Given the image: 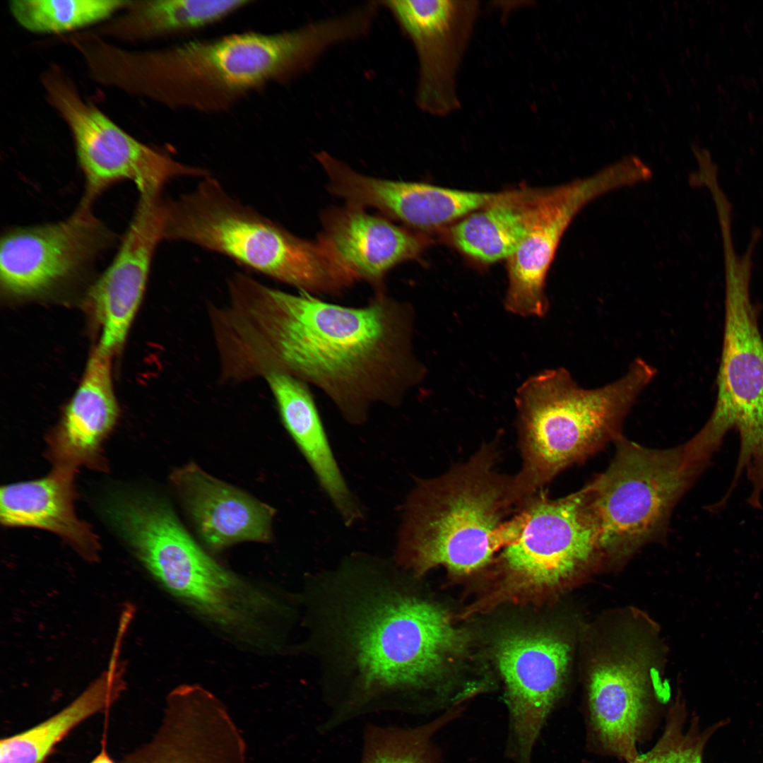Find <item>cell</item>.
I'll use <instances>...</instances> for the list:
<instances>
[{"label":"cell","instance_id":"f546056e","mask_svg":"<svg viewBox=\"0 0 763 763\" xmlns=\"http://www.w3.org/2000/svg\"><path fill=\"white\" fill-rule=\"evenodd\" d=\"M687 713L683 702L677 700L668 711L663 732L654 746L640 755L633 763H703L706 744L721 727V721L701 729L699 718L694 716L685 729ZM582 763H594L584 759Z\"/></svg>","mask_w":763,"mask_h":763},{"label":"cell","instance_id":"f1b7e54d","mask_svg":"<svg viewBox=\"0 0 763 763\" xmlns=\"http://www.w3.org/2000/svg\"><path fill=\"white\" fill-rule=\"evenodd\" d=\"M131 1L15 0L9 3L16 21L33 32H61L99 22L127 7Z\"/></svg>","mask_w":763,"mask_h":763},{"label":"cell","instance_id":"484cf974","mask_svg":"<svg viewBox=\"0 0 763 763\" xmlns=\"http://www.w3.org/2000/svg\"><path fill=\"white\" fill-rule=\"evenodd\" d=\"M253 2L252 0L131 1L127 14L105 30L131 40L182 36L220 23Z\"/></svg>","mask_w":763,"mask_h":763},{"label":"cell","instance_id":"ba28073f","mask_svg":"<svg viewBox=\"0 0 763 763\" xmlns=\"http://www.w3.org/2000/svg\"><path fill=\"white\" fill-rule=\"evenodd\" d=\"M608 468L586 486L604 561L629 556L661 531L670 511L706 467L683 445L652 449L616 439Z\"/></svg>","mask_w":763,"mask_h":763},{"label":"cell","instance_id":"7402d4cb","mask_svg":"<svg viewBox=\"0 0 763 763\" xmlns=\"http://www.w3.org/2000/svg\"><path fill=\"white\" fill-rule=\"evenodd\" d=\"M117 416L111 355L97 346L51 439L49 453L55 468L74 472L79 466L95 465L100 459L102 442L112 430Z\"/></svg>","mask_w":763,"mask_h":763},{"label":"cell","instance_id":"30bf717a","mask_svg":"<svg viewBox=\"0 0 763 763\" xmlns=\"http://www.w3.org/2000/svg\"><path fill=\"white\" fill-rule=\"evenodd\" d=\"M543 492L528 499L505 529L497 567L510 591L555 590L603 562L586 487L555 499Z\"/></svg>","mask_w":763,"mask_h":763},{"label":"cell","instance_id":"4dcf8cb0","mask_svg":"<svg viewBox=\"0 0 763 763\" xmlns=\"http://www.w3.org/2000/svg\"><path fill=\"white\" fill-rule=\"evenodd\" d=\"M90 763H114L105 750H102Z\"/></svg>","mask_w":763,"mask_h":763},{"label":"cell","instance_id":"9c48e42d","mask_svg":"<svg viewBox=\"0 0 763 763\" xmlns=\"http://www.w3.org/2000/svg\"><path fill=\"white\" fill-rule=\"evenodd\" d=\"M752 255L726 254L725 326L718 394L712 413L696 437L719 449L729 430L740 437L735 473L763 483V338L750 297Z\"/></svg>","mask_w":763,"mask_h":763},{"label":"cell","instance_id":"52a82bcc","mask_svg":"<svg viewBox=\"0 0 763 763\" xmlns=\"http://www.w3.org/2000/svg\"><path fill=\"white\" fill-rule=\"evenodd\" d=\"M165 239L220 253L313 295H339L355 283L319 242L296 237L240 204L211 177L167 201Z\"/></svg>","mask_w":763,"mask_h":763},{"label":"cell","instance_id":"9a60e30c","mask_svg":"<svg viewBox=\"0 0 763 763\" xmlns=\"http://www.w3.org/2000/svg\"><path fill=\"white\" fill-rule=\"evenodd\" d=\"M646 660L626 652L604 658L589 673L586 688V748L633 763L637 746L658 723V708L648 680Z\"/></svg>","mask_w":763,"mask_h":763},{"label":"cell","instance_id":"7c38bea8","mask_svg":"<svg viewBox=\"0 0 763 763\" xmlns=\"http://www.w3.org/2000/svg\"><path fill=\"white\" fill-rule=\"evenodd\" d=\"M117 237L80 201L66 219L7 228L1 236L0 283L16 298L42 296L91 273Z\"/></svg>","mask_w":763,"mask_h":763},{"label":"cell","instance_id":"5bb4252c","mask_svg":"<svg viewBox=\"0 0 763 763\" xmlns=\"http://www.w3.org/2000/svg\"><path fill=\"white\" fill-rule=\"evenodd\" d=\"M633 182L629 167L617 162L588 177L536 191L526 232L508 259V312L540 317L547 313L545 279L569 225L588 202Z\"/></svg>","mask_w":763,"mask_h":763},{"label":"cell","instance_id":"603a6c76","mask_svg":"<svg viewBox=\"0 0 763 763\" xmlns=\"http://www.w3.org/2000/svg\"><path fill=\"white\" fill-rule=\"evenodd\" d=\"M285 429L313 471L345 526L362 519V509L348 487L331 449L314 399L306 383L288 374L265 377Z\"/></svg>","mask_w":763,"mask_h":763},{"label":"cell","instance_id":"3957f363","mask_svg":"<svg viewBox=\"0 0 763 763\" xmlns=\"http://www.w3.org/2000/svg\"><path fill=\"white\" fill-rule=\"evenodd\" d=\"M338 41L336 27L322 19L280 32H235L134 53L112 47L103 75L107 83L169 109L221 113L304 73Z\"/></svg>","mask_w":763,"mask_h":763},{"label":"cell","instance_id":"8992f818","mask_svg":"<svg viewBox=\"0 0 763 763\" xmlns=\"http://www.w3.org/2000/svg\"><path fill=\"white\" fill-rule=\"evenodd\" d=\"M656 374L638 357L622 378L594 389L581 388L563 368L527 379L515 398L522 465L513 487L519 501L621 437L625 415Z\"/></svg>","mask_w":763,"mask_h":763},{"label":"cell","instance_id":"e0dca14e","mask_svg":"<svg viewBox=\"0 0 763 763\" xmlns=\"http://www.w3.org/2000/svg\"><path fill=\"white\" fill-rule=\"evenodd\" d=\"M167 201L139 194L134 215L111 264L88 296L101 326L98 348L112 355L122 346L141 302L155 252L165 239Z\"/></svg>","mask_w":763,"mask_h":763},{"label":"cell","instance_id":"cb8c5ba5","mask_svg":"<svg viewBox=\"0 0 763 763\" xmlns=\"http://www.w3.org/2000/svg\"><path fill=\"white\" fill-rule=\"evenodd\" d=\"M73 472L54 468L39 480L2 487L0 516L6 526L45 529L59 535L83 557L95 560L98 544L73 511Z\"/></svg>","mask_w":763,"mask_h":763},{"label":"cell","instance_id":"6da1fadb","mask_svg":"<svg viewBox=\"0 0 763 763\" xmlns=\"http://www.w3.org/2000/svg\"><path fill=\"white\" fill-rule=\"evenodd\" d=\"M211 325L221 378L240 382L272 373L320 390L349 425L373 407H398L424 378L414 352L411 305L377 292L362 307L292 294L244 275L229 283Z\"/></svg>","mask_w":763,"mask_h":763},{"label":"cell","instance_id":"d4e9b609","mask_svg":"<svg viewBox=\"0 0 763 763\" xmlns=\"http://www.w3.org/2000/svg\"><path fill=\"white\" fill-rule=\"evenodd\" d=\"M105 672L61 711L40 724L0 742V763H43L73 728L108 708L124 689L117 651Z\"/></svg>","mask_w":763,"mask_h":763},{"label":"cell","instance_id":"44dd1931","mask_svg":"<svg viewBox=\"0 0 763 763\" xmlns=\"http://www.w3.org/2000/svg\"><path fill=\"white\" fill-rule=\"evenodd\" d=\"M171 482L201 538L220 551L244 541L266 543L276 511L191 463L175 469Z\"/></svg>","mask_w":763,"mask_h":763},{"label":"cell","instance_id":"d6986e66","mask_svg":"<svg viewBox=\"0 0 763 763\" xmlns=\"http://www.w3.org/2000/svg\"><path fill=\"white\" fill-rule=\"evenodd\" d=\"M143 763H244L245 745L225 706L199 685L169 695L162 730Z\"/></svg>","mask_w":763,"mask_h":763},{"label":"cell","instance_id":"5b68a950","mask_svg":"<svg viewBox=\"0 0 763 763\" xmlns=\"http://www.w3.org/2000/svg\"><path fill=\"white\" fill-rule=\"evenodd\" d=\"M120 535L166 591L221 630L256 646H271L278 637L290 614V601L218 564L161 499H147L131 509Z\"/></svg>","mask_w":763,"mask_h":763},{"label":"cell","instance_id":"277c9868","mask_svg":"<svg viewBox=\"0 0 763 763\" xmlns=\"http://www.w3.org/2000/svg\"><path fill=\"white\" fill-rule=\"evenodd\" d=\"M498 439L433 478L419 479L402 509L393 560L420 578L434 567L456 574L480 571L504 545L519 509L513 475L499 473Z\"/></svg>","mask_w":763,"mask_h":763},{"label":"cell","instance_id":"4316f807","mask_svg":"<svg viewBox=\"0 0 763 763\" xmlns=\"http://www.w3.org/2000/svg\"><path fill=\"white\" fill-rule=\"evenodd\" d=\"M535 193L531 190L505 191L502 198L451 227L454 244L480 261L508 259L526 232Z\"/></svg>","mask_w":763,"mask_h":763},{"label":"cell","instance_id":"2e32d148","mask_svg":"<svg viewBox=\"0 0 763 763\" xmlns=\"http://www.w3.org/2000/svg\"><path fill=\"white\" fill-rule=\"evenodd\" d=\"M386 8L408 36L418 59L416 103L445 117L460 107L457 74L477 18V1L388 0Z\"/></svg>","mask_w":763,"mask_h":763},{"label":"cell","instance_id":"ffe728a7","mask_svg":"<svg viewBox=\"0 0 763 763\" xmlns=\"http://www.w3.org/2000/svg\"><path fill=\"white\" fill-rule=\"evenodd\" d=\"M319 243L333 261L355 281L363 280L384 292L386 274L397 264L416 258L423 241L385 218L348 204L323 217Z\"/></svg>","mask_w":763,"mask_h":763},{"label":"cell","instance_id":"7a4b0ae2","mask_svg":"<svg viewBox=\"0 0 763 763\" xmlns=\"http://www.w3.org/2000/svg\"><path fill=\"white\" fill-rule=\"evenodd\" d=\"M412 576L393 559L354 554L305 578L301 650L315 661L331 709L324 731L377 711H433L428 694L440 696L468 637L410 588Z\"/></svg>","mask_w":763,"mask_h":763},{"label":"cell","instance_id":"4fadbf2b","mask_svg":"<svg viewBox=\"0 0 763 763\" xmlns=\"http://www.w3.org/2000/svg\"><path fill=\"white\" fill-rule=\"evenodd\" d=\"M495 656L508 713L505 756L513 763H532L536 745L563 692L569 646L548 632L515 631L499 639Z\"/></svg>","mask_w":763,"mask_h":763},{"label":"cell","instance_id":"83f0119b","mask_svg":"<svg viewBox=\"0 0 763 763\" xmlns=\"http://www.w3.org/2000/svg\"><path fill=\"white\" fill-rule=\"evenodd\" d=\"M454 706L413 727L367 724L363 731L360 763H442L436 735L463 712Z\"/></svg>","mask_w":763,"mask_h":763},{"label":"cell","instance_id":"8fae6325","mask_svg":"<svg viewBox=\"0 0 763 763\" xmlns=\"http://www.w3.org/2000/svg\"><path fill=\"white\" fill-rule=\"evenodd\" d=\"M52 105L68 124L85 181L81 201L93 204L112 185L132 181L139 193L161 192L179 177H206L202 169L183 164L126 134L85 102L57 68L43 78Z\"/></svg>","mask_w":763,"mask_h":763},{"label":"cell","instance_id":"ac0fdd59","mask_svg":"<svg viewBox=\"0 0 763 763\" xmlns=\"http://www.w3.org/2000/svg\"><path fill=\"white\" fill-rule=\"evenodd\" d=\"M329 179V190L358 207H373L388 217L421 230L440 227L502 198L485 193L421 182L387 180L360 174L323 152L317 158Z\"/></svg>","mask_w":763,"mask_h":763}]
</instances>
